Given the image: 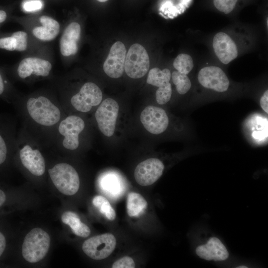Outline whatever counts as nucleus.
I'll use <instances>...</instances> for the list:
<instances>
[{
  "instance_id": "nucleus-1",
  "label": "nucleus",
  "mask_w": 268,
  "mask_h": 268,
  "mask_svg": "<svg viewBox=\"0 0 268 268\" xmlns=\"http://www.w3.org/2000/svg\"><path fill=\"white\" fill-rule=\"evenodd\" d=\"M13 105L22 120V126L42 147H50L58 124L67 115L60 101L41 93L18 98Z\"/></svg>"
},
{
  "instance_id": "nucleus-2",
  "label": "nucleus",
  "mask_w": 268,
  "mask_h": 268,
  "mask_svg": "<svg viewBox=\"0 0 268 268\" xmlns=\"http://www.w3.org/2000/svg\"><path fill=\"white\" fill-rule=\"evenodd\" d=\"M42 146L23 126L17 134L13 155L21 166L31 175L40 177L46 172Z\"/></svg>"
},
{
  "instance_id": "nucleus-3",
  "label": "nucleus",
  "mask_w": 268,
  "mask_h": 268,
  "mask_svg": "<svg viewBox=\"0 0 268 268\" xmlns=\"http://www.w3.org/2000/svg\"><path fill=\"white\" fill-rule=\"evenodd\" d=\"M86 129L84 119L74 114H67L58 124L51 146L62 152H71L81 146L80 135Z\"/></svg>"
},
{
  "instance_id": "nucleus-4",
  "label": "nucleus",
  "mask_w": 268,
  "mask_h": 268,
  "mask_svg": "<svg viewBox=\"0 0 268 268\" xmlns=\"http://www.w3.org/2000/svg\"><path fill=\"white\" fill-rule=\"evenodd\" d=\"M102 100V93L94 83H84L78 91L61 101V104L67 114L72 112L86 113L99 105Z\"/></svg>"
},
{
  "instance_id": "nucleus-5",
  "label": "nucleus",
  "mask_w": 268,
  "mask_h": 268,
  "mask_svg": "<svg viewBox=\"0 0 268 268\" xmlns=\"http://www.w3.org/2000/svg\"><path fill=\"white\" fill-rule=\"evenodd\" d=\"M49 177L56 188L62 194L71 196L80 186V179L76 169L65 162H58L48 170Z\"/></svg>"
},
{
  "instance_id": "nucleus-6",
  "label": "nucleus",
  "mask_w": 268,
  "mask_h": 268,
  "mask_svg": "<svg viewBox=\"0 0 268 268\" xmlns=\"http://www.w3.org/2000/svg\"><path fill=\"white\" fill-rule=\"evenodd\" d=\"M50 245L49 234L40 228H35L25 236L22 246V254L28 262L40 261L47 254Z\"/></svg>"
},
{
  "instance_id": "nucleus-7",
  "label": "nucleus",
  "mask_w": 268,
  "mask_h": 268,
  "mask_svg": "<svg viewBox=\"0 0 268 268\" xmlns=\"http://www.w3.org/2000/svg\"><path fill=\"white\" fill-rule=\"evenodd\" d=\"M149 58L145 49L139 44L132 45L126 56L125 70L132 78L143 77L149 67Z\"/></svg>"
},
{
  "instance_id": "nucleus-8",
  "label": "nucleus",
  "mask_w": 268,
  "mask_h": 268,
  "mask_svg": "<svg viewBox=\"0 0 268 268\" xmlns=\"http://www.w3.org/2000/svg\"><path fill=\"white\" fill-rule=\"evenodd\" d=\"M17 134L14 120L0 114V167L13 155Z\"/></svg>"
},
{
  "instance_id": "nucleus-9",
  "label": "nucleus",
  "mask_w": 268,
  "mask_h": 268,
  "mask_svg": "<svg viewBox=\"0 0 268 268\" xmlns=\"http://www.w3.org/2000/svg\"><path fill=\"white\" fill-rule=\"evenodd\" d=\"M116 239L111 233L91 237L84 241L82 249L89 258L100 260L108 257L114 250Z\"/></svg>"
},
{
  "instance_id": "nucleus-10",
  "label": "nucleus",
  "mask_w": 268,
  "mask_h": 268,
  "mask_svg": "<svg viewBox=\"0 0 268 268\" xmlns=\"http://www.w3.org/2000/svg\"><path fill=\"white\" fill-rule=\"evenodd\" d=\"M119 113V105L112 98H107L101 102L95 113L98 127L105 135L110 137L114 133Z\"/></svg>"
},
{
  "instance_id": "nucleus-11",
  "label": "nucleus",
  "mask_w": 268,
  "mask_h": 268,
  "mask_svg": "<svg viewBox=\"0 0 268 268\" xmlns=\"http://www.w3.org/2000/svg\"><path fill=\"white\" fill-rule=\"evenodd\" d=\"M164 169V165L159 159L149 158L137 165L134 172V178L140 186H150L162 176Z\"/></svg>"
},
{
  "instance_id": "nucleus-12",
  "label": "nucleus",
  "mask_w": 268,
  "mask_h": 268,
  "mask_svg": "<svg viewBox=\"0 0 268 268\" xmlns=\"http://www.w3.org/2000/svg\"><path fill=\"white\" fill-rule=\"evenodd\" d=\"M140 121L145 129L150 133L158 134L167 128L169 119L162 108L153 106L146 107L140 114Z\"/></svg>"
},
{
  "instance_id": "nucleus-13",
  "label": "nucleus",
  "mask_w": 268,
  "mask_h": 268,
  "mask_svg": "<svg viewBox=\"0 0 268 268\" xmlns=\"http://www.w3.org/2000/svg\"><path fill=\"white\" fill-rule=\"evenodd\" d=\"M198 78L199 82L202 86L217 92L226 91L230 84L226 74L217 67H203L199 72Z\"/></svg>"
},
{
  "instance_id": "nucleus-14",
  "label": "nucleus",
  "mask_w": 268,
  "mask_h": 268,
  "mask_svg": "<svg viewBox=\"0 0 268 268\" xmlns=\"http://www.w3.org/2000/svg\"><path fill=\"white\" fill-rule=\"evenodd\" d=\"M126 49L124 44L115 42L111 47L109 53L103 64L105 73L111 78L121 77L125 70Z\"/></svg>"
},
{
  "instance_id": "nucleus-15",
  "label": "nucleus",
  "mask_w": 268,
  "mask_h": 268,
  "mask_svg": "<svg viewBox=\"0 0 268 268\" xmlns=\"http://www.w3.org/2000/svg\"><path fill=\"white\" fill-rule=\"evenodd\" d=\"M52 65L48 61L38 58L24 59L19 63L17 69L18 77L26 79L31 76L47 77L49 76Z\"/></svg>"
},
{
  "instance_id": "nucleus-16",
  "label": "nucleus",
  "mask_w": 268,
  "mask_h": 268,
  "mask_svg": "<svg viewBox=\"0 0 268 268\" xmlns=\"http://www.w3.org/2000/svg\"><path fill=\"white\" fill-rule=\"evenodd\" d=\"M195 252L200 258L208 261H224L229 256L225 246L216 237H212L206 243L198 246Z\"/></svg>"
},
{
  "instance_id": "nucleus-17",
  "label": "nucleus",
  "mask_w": 268,
  "mask_h": 268,
  "mask_svg": "<svg viewBox=\"0 0 268 268\" xmlns=\"http://www.w3.org/2000/svg\"><path fill=\"white\" fill-rule=\"evenodd\" d=\"M213 48L218 59L225 65L229 64L238 56L236 44L224 32L215 34L213 40Z\"/></svg>"
},
{
  "instance_id": "nucleus-18",
  "label": "nucleus",
  "mask_w": 268,
  "mask_h": 268,
  "mask_svg": "<svg viewBox=\"0 0 268 268\" xmlns=\"http://www.w3.org/2000/svg\"><path fill=\"white\" fill-rule=\"evenodd\" d=\"M80 34V26L77 22H72L66 27L60 41V52L63 56L67 57L77 53Z\"/></svg>"
},
{
  "instance_id": "nucleus-19",
  "label": "nucleus",
  "mask_w": 268,
  "mask_h": 268,
  "mask_svg": "<svg viewBox=\"0 0 268 268\" xmlns=\"http://www.w3.org/2000/svg\"><path fill=\"white\" fill-rule=\"evenodd\" d=\"M39 21L42 26L33 29L32 33L34 36L43 41H51L54 39L60 31V26L59 22L46 15L41 16Z\"/></svg>"
},
{
  "instance_id": "nucleus-20",
  "label": "nucleus",
  "mask_w": 268,
  "mask_h": 268,
  "mask_svg": "<svg viewBox=\"0 0 268 268\" xmlns=\"http://www.w3.org/2000/svg\"><path fill=\"white\" fill-rule=\"evenodd\" d=\"M62 222L68 225L72 232L77 236L81 237H87L90 234L89 228L80 219L75 213L67 211L65 212L61 217Z\"/></svg>"
},
{
  "instance_id": "nucleus-21",
  "label": "nucleus",
  "mask_w": 268,
  "mask_h": 268,
  "mask_svg": "<svg viewBox=\"0 0 268 268\" xmlns=\"http://www.w3.org/2000/svg\"><path fill=\"white\" fill-rule=\"evenodd\" d=\"M147 207V202L140 194L135 192H131L128 194L127 210L129 216L138 217L145 212Z\"/></svg>"
},
{
  "instance_id": "nucleus-22",
  "label": "nucleus",
  "mask_w": 268,
  "mask_h": 268,
  "mask_svg": "<svg viewBox=\"0 0 268 268\" xmlns=\"http://www.w3.org/2000/svg\"><path fill=\"white\" fill-rule=\"evenodd\" d=\"M171 72L168 68L161 70L159 68H151L148 74L146 82L152 85L159 87L169 82Z\"/></svg>"
},
{
  "instance_id": "nucleus-23",
  "label": "nucleus",
  "mask_w": 268,
  "mask_h": 268,
  "mask_svg": "<svg viewBox=\"0 0 268 268\" xmlns=\"http://www.w3.org/2000/svg\"><path fill=\"white\" fill-rule=\"evenodd\" d=\"M92 203L108 219L112 221L115 219V211L105 197L96 196L93 199Z\"/></svg>"
},
{
  "instance_id": "nucleus-24",
  "label": "nucleus",
  "mask_w": 268,
  "mask_h": 268,
  "mask_svg": "<svg viewBox=\"0 0 268 268\" xmlns=\"http://www.w3.org/2000/svg\"><path fill=\"white\" fill-rule=\"evenodd\" d=\"M173 66L178 72L187 75L193 69L194 63L189 55L180 54L174 60Z\"/></svg>"
},
{
  "instance_id": "nucleus-25",
  "label": "nucleus",
  "mask_w": 268,
  "mask_h": 268,
  "mask_svg": "<svg viewBox=\"0 0 268 268\" xmlns=\"http://www.w3.org/2000/svg\"><path fill=\"white\" fill-rule=\"evenodd\" d=\"M171 77L176 90L180 94L186 93L191 88V82L187 74L174 71L172 72Z\"/></svg>"
},
{
  "instance_id": "nucleus-26",
  "label": "nucleus",
  "mask_w": 268,
  "mask_h": 268,
  "mask_svg": "<svg viewBox=\"0 0 268 268\" xmlns=\"http://www.w3.org/2000/svg\"><path fill=\"white\" fill-rule=\"evenodd\" d=\"M171 95V84L169 82L158 87L155 93L156 100L159 104L164 105L170 100Z\"/></svg>"
},
{
  "instance_id": "nucleus-27",
  "label": "nucleus",
  "mask_w": 268,
  "mask_h": 268,
  "mask_svg": "<svg viewBox=\"0 0 268 268\" xmlns=\"http://www.w3.org/2000/svg\"><path fill=\"white\" fill-rule=\"evenodd\" d=\"M238 0H213L215 7L225 14L231 12L234 8Z\"/></svg>"
},
{
  "instance_id": "nucleus-28",
  "label": "nucleus",
  "mask_w": 268,
  "mask_h": 268,
  "mask_svg": "<svg viewBox=\"0 0 268 268\" xmlns=\"http://www.w3.org/2000/svg\"><path fill=\"white\" fill-rule=\"evenodd\" d=\"M16 40V46L15 50L24 51L27 48V34L26 32L19 31L13 33L12 35Z\"/></svg>"
},
{
  "instance_id": "nucleus-29",
  "label": "nucleus",
  "mask_w": 268,
  "mask_h": 268,
  "mask_svg": "<svg viewBox=\"0 0 268 268\" xmlns=\"http://www.w3.org/2000/svg\"><path fill=\"white\" fill-rule=\"evenodd\" d=\"M113 268H134L135 264L133 259L129 256H125L116 262L112 266Z\"/></svg>"
},
{
  "instance_id": "nucleus-30",
  "label": "nucleus",
  "mask_w": 268,
  "mask_h": 268,
  "mask_svg": "<svg viewBox=\"0 0 268 268\" xmlns=\"http://www.w3.org/2000/svg\"><path fill=\"white\" fill-rule=\"evenodd\" d=\"M16 46V40L12 35L10 37L0 38V48L1 49L8 51H14Z\"/></svg>"
},
{
  "instance_id": "nucleus-31",
  "label": "nucleus",
  "mask_w": 268,
  "mask_h": 268,
  "mask_svg": "<svg viewBox=\"0 0 268 268\" xmlns=\"http://www.w3.org/2000/svg\"><path fill=\"white\" fill-rule=\"evenodd\" d=\"M42 2L39 0L25 1L23 3V8L26 11H33L40 9L42 7Z\"/></svg>"
},
{
  "instance_id": "nucleus-32",
  "label": "nucleus",
  "mask_w": 268,
  "mask_h": 268,
  "mask_svg": "<svg viewBox=\"0 0 268 268\" xmlns=\"http://www.w3.org/2000/svg\"><path fill=\"white\" fill-rule=\"evenodd\" d=\"M6 82L4 80L3 76L0 73V97L4 98L5 101L11 103L10 100L7 95Z\"/></svg>"
},
{
  "instance_id": "nucleus-33",
  "label": "nucleus",
  "mask_w": 268,
  "mask_h": 268,
  "mask_svg": "<svg viewBox=\"0 0 268 268\" xmlns=\"http://www.w3.org/2000/svg\"><path fill=\"white\" fill-rule=\"evenodd\" d=\"M260 106L262 109L268 114V90L264 92L260 99Z\"/></svg>"
},
{
  "instance_id": "nucleus-34",
  "label": "nucleus",
  "mask_w": 268,
  "mask_h": 268,
  "mask_svg": "<svg viewBox=\"0 0 268 268\" xmlns=\"http://www.w3.org/2000/svg\"><path fill=\"white\" fill-rule=\"evenodd\" d=\"M6 247V240L3 234L0 232V257L3 254Z\"/></svg>"
},
{
  "instance_id": "nucleus-35",
  "label": "nucleus",
  "mask_w": 268,
  "mask_h": 268,
  "mask_svg": "<svg viewBox=\"0 0 268 268\" xmlns=\"http://www.w3.org/2000/svg\"><path fill=\"white\" fill-rule=\"evenodd\" d=\"M115 185H117V183H116L115 181L114 182L113 179H108L107 183H104V185H106V186H107V188L110 190L116 189L115 187H114V185L115 186Z\"/></svg>"
},
{
  "instance_id": "nucleus-36",
  "label": "nucleus",
  "mask_w": 268,
  "mask_h": 268,
  "mask_svg": "<svg viewBox=\"0 0 268 268\" xmlns=\"http://www.w3.org/2000/svg\"><path fill=\"white\" fill-rule=\"evenodd\" d=\"M6 200V195L5 193L0 189V206H1Z\"/></svg>"
},
{
  "instance_id": "nucleus-37",
  "label": "nucleus",
  "mask_w": 268,
  "mask_h": 268,
  "mask_svg": "<svg viewBox=\"0 0 268 268\" xmlns=\"http://www.w3.org/2000/svg\"><path fill=\"white\" fill-rule=\"evenodd\" d=\"M6 18V13L2 10H0V23L3 22Z\"/></svg>"
},
{
  "instance_id": "nucleus-38",
  "label": "nucleus",
  "mask_w": 268,
  "mask_h": 268,
  "mask_svg": "<svg viewBox=\"0 0 268 268\" xmlns=\"http://www.w3.org/2000/svg\"><path fill=\"white\" fill-rule=\"evenodd\" d=\"M236 268H247L248 267L246 266H238Z\"/></svg>"
},
{
  "instance_id": "nucleus-39",
  "label": "nucleus",
  "mask_w": 268,
  "mask_h": 268,
  "mask_svg": "<svg viewBox=\"0 0 268 268\" xmlns=\"http://www.w3.org/2000/svg\"><path fill=\"white\" fill-rule=\"evenodd\" d=\"M99 2H105L107 1L108 0H96Z\"/></svg>"
}]
</instances>
